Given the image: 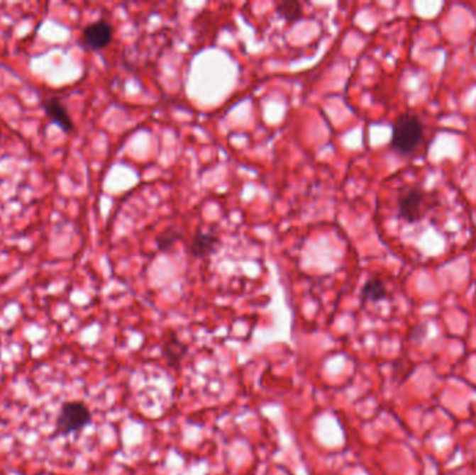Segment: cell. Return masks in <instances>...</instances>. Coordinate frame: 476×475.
Wrapping results in <instances>:
<instances>
[{
  "label": "cell",
  "mask_w": 476,
  "mask_h": 475,
  "mask_svg": "<svg viewBox=\"0 0 476 475\" xmlns=\"http://www.w3.org/2000/svg\"><path fill=\"white\" fill-rule=\"evenodd\" d=\"M277 14L287 23H297L302 18V4L299 1H280L276 4Z\"/></svg>",
  "instance_id": "obj_8"
},
{
  "label": "cell",
  "mask_w": 476,
  "mask_h": 475,
  "mask_svg": "<svg viewBox=\"0 0 476 475\" xmlns=\"http://www.w3.org/2000/svg\"><path fill=\"white\" fill-rule=\"evenodd\" d=\"M45 112L48 118L52 120L56 125H59L63 131L72 133L74 130L73 120L70 118L66 106L56 98H49L43 102Z\"/></svg>",
  "instance_id": "obj_6"
},
{
  "label": "cell",
  "mask_w": 476,
  "mask_h": 475,
  "mask_svg": "<svg viewBox=\"0 0 476 475\" xmlns=\"http://www.w3.org/2000/svg\"><path fill=\"white\" fill-rule=\"evenodd\" d=\"M424 138V124L414 113L400 115L393 124L390 147L402 157L412 155Z\"/></svg>",
  "instance_id": "obj_2"
},
{
  "label": "cell",
  "mask_w": 476,
  "mask_h": 475,
  "mask_svg": "<svg viewBox=\"0 0 476 475\" xmlns=\"http://www.w3.org/2000/svg\"><path fill=\"white\" fill-rule=\"evenodd\" d=\"M218 244H219V238L215 233L199 230L192 236L188 250L192 257L205 258L216 251Z\"/></svg>",
  "instance_id": "obj_5"
},
{
  "label": "cell",
  "mask_w": 476,
  "mask_h": 475,
  "mask_svg": "<svg viewBox=\"0 0 476 475\" xmlns=\"http://www.w3.org/2000/svg\"><path fill=\"white\" fill-rule=\"evenodd\" d=\"M113 40V27L106 20H99L82 31V42L87 48L92 50L105 49Z\"/></svg>",
  "instance_id": "obj_4"
},
{
  "label": "cell",
  "mask_w": 476,
  "mask_h": 475,
  "mask_svg": "<svg viewBox=\"0 0 476 475\" xmlns=\"http://www.w3.org/2000/svg\"><path fill=\"white\" fill-rule=\"evenodd\" d=\"M182 232L176 228H169L166 229L159 238H157V248L160 251H167L170 250L180 238H182Z\"/></svg>",
  "instance_id": "obj_9"
},
{
  "label": "cell",
  "mask_w": 476,
  "mask_h": 475,
  "mask_svg": "<svg viewBox=\"0 0 476 475\" xmlns=\"http://www.w3.org/2000/svg\"><path fill=\"white\" fill-rule=\"evenodd\" d=\"M361 296H362L364 301L376 303V301H382L383 298H386L387 290H386L384 283L380 279L373 277V279H369L367 283L364 284Z\"/></svg>",
  "instance_id": "obj_7"
},
{
  "label": "cell",
  "mask_w": 476,
  "mask_h": 475,
  "mask_svg": "<svg viewBox=\"0 0 476 475\" xmlns=\"http://www.w3.org/2000/svg\"><path fill=\"white\" fill-rule=\"evenodd\" d=\"M92 423L89 407L81 400H66L55 407L53 431L55 440L66 439L84 431Z\"/></svg>",
  "instance_id": "obj_1"
},
{
  "label": "cell",
  "mask_w": 476,
  "mask_h": 475,
  "mask_svg": "<svg viewBox=\"0 0 476 475\" xmlns=\"http://www.w3.org/2000/svg\"><path fill=\"white\" fill-rule=\"evenodd\" d=\"M424 203L425 194L422 190H408L399 199V218L408 223H415L421 220L424 216Z\"/></svg>",
  "instance_id": "obj_3"
}]
</instances>
